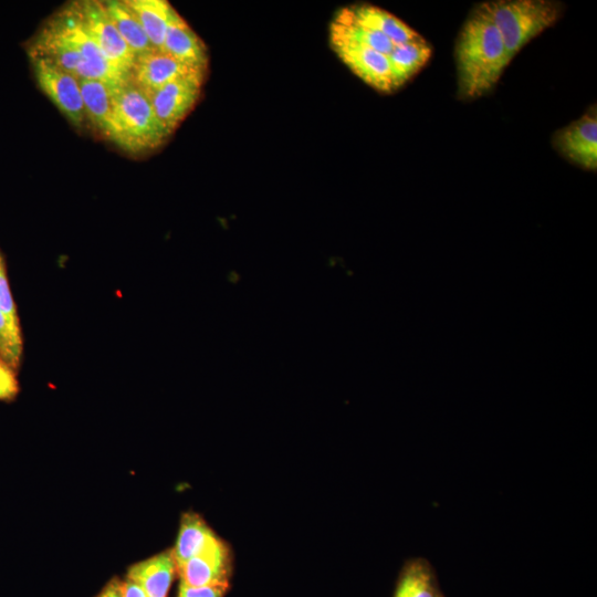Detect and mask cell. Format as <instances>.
Instances as JSON below:
<instances>
[{
    "label": "cell",
    "mask_w": 597,
    "mask_h": 597,
    "mask_svg": "<svg viewBox=\"0 0 597 597\" xmlns=\"http://www.w3.org/2000/svg\"><path fill=\"white\" fill-rule=\"evenodd\" d=\"M85 117L105 136L107 133L114 87L103 81L78 78Z\"/></svg>",
    "instance_id": "19"
},
{
    "label": "cell",
    "mask_w": 597,
    "mask_h": 597,
    "mask_svg": "<svg viewBox=\"0 0 597 597\" xmlns=\"http://www.w3.org/2000/svg\"><path fill=\"white\" fill-rule=\"evenodd\" d=\"M203 77L205 72L191 73L147 94L156 117L169 134L198 102Z\"/></svg>",
    "instance_id": "6"
},
{
    "label": "cell",
    "mask_w": 597,
    "mask_h": 597,
    "mask_svg": "<svg viewBox=\"0 0 597 597\" xmlns=\"http://www.w3.org/2000/svg\"><path fill=\"white\" fill-rule=\"evenodd\" d=\"M501 34L510 61L535 36L554 25L564 6L553 0H496L483 2Z\"/></svg>",
    "instance_id": "3"
},
{
    "label": "cell",
    "mask_w": 597,
    "mask_h": 597,
    "mask_svg": "<svg viewBox=\"0 0 597 597\" xmlns=\"http://www.w3.org/2000/svg\"><path fill=\"white\" fill-rule=\"evenodd\" d=\"M97 597H122L118 580L109 582Z\"/></svg>",
    "instance_id": "26"
},
{
    "label": "cell",
    "mask_w": 597,
    "mask_h": 597,
    "mask_svg": "<svg viewBox=\"0 0 597 597\" xmlns=\"http://www.w3.org/2000/svg\"><path fill=\"white\" fill-rule=\"evenodd\" d=\"M196 72L205 71L190 67L164 51L153 50L135 57L130 80L146 94H150L174 80Z\"/></svg>",
    "instance_id": "10"
},
{
    "label": "cell",
    "mask_w": 597,
    "mask_h": 597,
    "mask_svg": "<svg viewBox=\"0 0 597 597\" xmlns=\"http://www.w3.org/2000/svg\"><path fill=\"white\" fill-rule=\"evenodd\" d=\"M118 587L122 597H148L145 590L136 582L126 576L125 579L118 580Z\"/></svg>",
    "instance_id": "25"
},
{
    "label": "cell",
    "mask_w": 597,
    "mask_h": 597,
    "mask_svg": "<svg viewBox=\"0 0 597 597\" xmlns=\"http://www.w3.org/2000/svg\"><path fill=\"white\" fill-rule=\"evenodd\" d=\"M160 51L190 67L205 72L207 70V46L176 10L170 18Z\"/></svg>",
    "instance_id": "11"
},
{
    "label": "cell",
    "mask_w": 597,
    "mask_h": 597,
    "mask_svg": "<svg viewBox=\"0 0 597 597\" xmlns=\"http://www.w3.org/2000/svg\"><path fill=\"white\" fill-rule=\"evenodd\" d=\"M175 572L171 551H166L133 565L127 577L140 585L148 597H167Z\"/></svg>",
    "instance_id": "13"
},
{
    "label": "cell",
    "mask_w": 597,
    "mask_h": 597,
    "mask_svg": "<svg viewBox=\"0 0 597 597\" xmlns=\"http://www.w3.org/2000/svg\"><path fill=\"white\" fill-rule=\"evenodd\" d=\"M230 572L229 548L218 537L177 569L181 583L189 586H229Z\"/></svg>",
    "instance_id": "9"
},
{
    "label": "cell",
    "mask_w": 597,
    "mask_h": 597,
    "mask_svg": "<svg viewBox=\"0 0 597 597\" xmlns=\"http://www.w3.org/2000/svg\"><path fill=\"white\" fill-rule=\"evenodd\" d=\"M22 355V337L8 321L0 310V357L8 362L14 369L20 365Z\"/></svg>",
    "instance_id": "21"
},
{
    "label": "cell",
    "mask_w": 597,
    "mask_h": 597,
    "mask_svg": "<svg viewBox=\"0 0 597 597\" xmlns=\"http://www.w3.org/2000/svg\"><path fill=\"white\" fill-rule=\"evenodd\" d=\"M432 48L426 39L396 45L388 55L396 90L416 75L429 61Z\"/></svg>",
    "instance_id": "18"
},
{
    "label": "cell",
    "mask_w": 597,
    "mask_h": 597,
    "mask_svg": "<svg viewBox=\"0 0 597 597\" xmlns=\"http://www.w3.org/2000/svg\"><path fill=\"white\" fill-rule=\"evenodd\" d=\"M228 585L189 586L180 584L178 597H223Z\"/></svg>",
    "instance_id": "24"
},
{
    "label": "cell",
    "mask_w": 597,
    "mask_h": 597,
    "mask_svg": "<svg viewBox=\"0 0 597 597\" xmlns=\"http://www.w3.org/2000/svg\"><path fill=\"white\" fill-rule=\"evenodd\" d=\"M552 145L561 156L589 171L597 169V109L591 105L578 119L556 130Z\"/></svg>",
    "instance_id": "7"
},
{
    "label": "cell",
    "mask_w": 597,
    "mask_h": 597,
    "mask_svg": "<svg viewBox=\"0 0 597 597\" xmlns=\"http://www.w3.org/2000/svg\"><path fill=\"white\" fill-rule=\"evenodd\" d=\"M0 310L7 316L11 326L17 332L21 333L17 307H15L12 294L10 292V286L8 283L7 271H6V263H4V259L1 251H0Z\"/></svg>",
    "instance_id": "22"
},
{
    "label": "cell",
    "mask_w": 597,
    "mask_h": 597,
    "mask_svg": "<svg viewBox=\"0 0 597 597\" xmlns=\"http://www.w3.org/2000/svg\"><path fill=\"white\" fill-rule=\"evenodd\" d=\"M32 72L41 92L75 127L85 118L78 78L48 59L29 56Z\"/></svg>",
    "instance_id": "4"
},
{
    "label": "cell",
    "mask_w": 597,
    "mask_h": 597,
    "mask_svg": "<svg viewBox=\"0 0 597 597\" xmlns=\"http://www.w3.org/2000/svg\"><path fill=\"white\" fill-rule=\"evenodd\" d=\"M342 62L363 82L381 93L396 91L388 55L353 43H331Z\"/></svg>",
    "instance_id": "8"
},
{
    "label": "cell",
    "mask_w": 597,
    "mask_h": 597,
    "mask_svg": "<svg viewBox=\"0 0 597 597\" xmlns=\"http://www.w3.org/2000/svg\"><path fill=\"white\" fill-rule=\"evenodd\" d=\"M14 368L0 357V400H12L19 392Z\"/></svg>",
    "instance_id": "23"
},
{
    "label": "cell",
    "mask_w": 597,
    "mask_h": 597,
    "mask_svg": "<svg viewBox=\"0 0 597 597\" xmlns=\"http://www.w3.org/2000/svg\"><path fill=\"white\" fill-rule=\"evenodd\" d=\"M331 43H353L389 55L396 44L386 35L355 22L344 10L336 14L329 28Z\"/></svg>",
    "instance_id": "14"
},
{
    "label": "cell",
    "mask_w": 597,
    "mask_h": 597,
    "mask_svg": "<svg viewBox=\"0 0 597 597\" xmlns=\"http://www.w3.org/2000/svg\"><path fill=\"white\" fill-rule=\"evenodd\" d=\"M394 597H442L426 559L415 558L405 565Z\"/></svg>",
    "instance_id": "20"
},
{
    "label": "cell",
    "mask_w": 597,
    "mask_h": 597,
    "mask_svg": "<svg viewBox=\"0 0 597 597\" xmlns=\"http://www.w3.org/2000/svg\"><path fill=\"white\" fill-rule=\"evenodd\" d=\"M119 35L135 56L156 50L125 0L102 1Z\"/></svg>",
    "instance_id": "17"
},
{
    "label": "cell",
    "mask_w": 597,
    "mask_h": 597,
    "mask_svg": "<svg viewBox=\"0 0 597 597\" xmlns=\"http://www.w3.org/2000/svg\"><path fill=\"white\" fill-rule=\"evenodd\" d=\"M344 10L355 22L386 35L396 45L422 39L402 20L376 6L362 3L346 7Z\"/></svg>",
    "instance_id": "12"
},
{
    "label": "cell",
    "mask_w": 597,
    "mask_h": 597,
    "mask_svg": "<svg viewBox=\"0 0 597 597\" xmlns=\"http://www.w3.org/2000/svg\"><path fill=\"white\" fill-rule=\"evenodd\" d=\"M156 50H161L174 7L166 0H125Z\"/></svg>",
    "instance_id": "16"
},
{
    "label": "cell",
    "mask_w": 597,
    "mask_h": 597,
    "mask_svg": "<svg viewBox=\"0 0 597 597\" xmlns=\"http://www.w3.org/2000/svg\"><path fill=\"white\" fill-rule=\"evenodd\" d=\"M71 4L105 56L116 66L130 72L136 56L119 35L103 2L82 0Z\"/></svg>",
    "instance_id": "5"
},
{
    "label": "cell",
    "mask_w": 597,
    "mask_h": 597,
    "mask_svg": "<svg viewBox=\"0 0 597 597\" xmlns=\"http://www.w3.org/2000/svg\"><path fill=\"white\" fill-rule=\"evenodd\" d=\"M216 538L214 533L199 515L186 513L181 520L176 545L171 551L176 570Z\"/></svg>",
    "instance_id": "15"
},
{
    "label": "cell",
    "mask_w": 597,
    "mask_h": 597,
    "mask_svg": "<svg viewBox=\"0 0 597 597\" xmlns=\"http://www.w3.org/2000/svg\"><path fill=\"white\" fill-rule=\"evenodd\" d=\"M458 97L462 101L488 94L510 64L500 32L483 3L464 21L454 46Z\"/></svg>",
    "instance_id": "1"
},
{
    "label": "cell",
    "mask_w": 597,
    "mask_h": 597,
    "mask_svg": "<svg viewBox=\"0 0 597 597\" xmlns=\"http://www.w3.org/2000/svg\"><path fill=\"white\" fill-rule=\"evenodd\" d=\"M169 135L156 117L148 95L132 80L114 87L105 137L127 153L140 154L159 147Z\"/></svg>",
    "instance_id": "2"
}]
</instances>
